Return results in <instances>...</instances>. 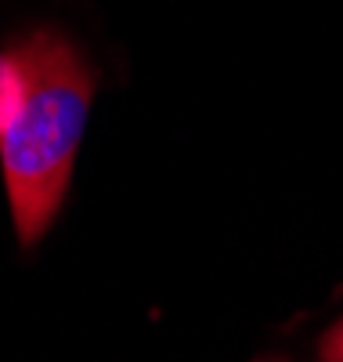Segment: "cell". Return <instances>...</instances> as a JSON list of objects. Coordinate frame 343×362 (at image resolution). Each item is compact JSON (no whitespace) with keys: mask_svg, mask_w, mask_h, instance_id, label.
Returning a JSON list of instances; mask_svg holds the SVG:
<instances>
[{"mask_svg":"<svg viewBox=\"0 0 343 362\" xmlns=\"http://www.w3.org/2000/svg\"><path fill=\"white\" fill-rule=\"evenodd\" d=\"M4 58L8 105L0 124V160L18 239L22 247H33L66 203L95 98V69L54 29L18 37Z\"/></svg>","mask_w":343,"mask_h":362,"instance_id":"cell-1","label":"cell"},{"mask_svg":"<svg viewBox=\"0 0 343 362\" xmlns=\"http://www.w3.org/2000/svg\"><path fill=\"white\" fill-rule=\"evenodd\" d=\"M318 358L322 362H343V319L325 329V337L318 341Z\"/></svg>","mask_w":343,"mask_h":362,"instance_id":"cell-2","label":"cell"},{"mask_svg":"<svg viewBox=\"0 0 343 362\" xmlns=\"http://www.w3.org/2000/svg\"><path fill=\"white\" fill-rule=\"evenodd\" d=\"M4 105H8V58L0 54V124H4Z\"/></svg>","mask_w":343,"mask_h":362,"instance_id":"cell-3","label":"cell"},{"mask_svg":"<svg viewBox=\"0 0 343 362\" xmlns=\"http://www.w3.org/2000/svg\"><path fill=\"white\" fill-rule=\"evenodd\" d=\"M260 362H286V358H260Z\"/></svg>","mask_w":343,"mask_h":362,"instance_id":"cell-4","label":"cell"}]
</instances>
